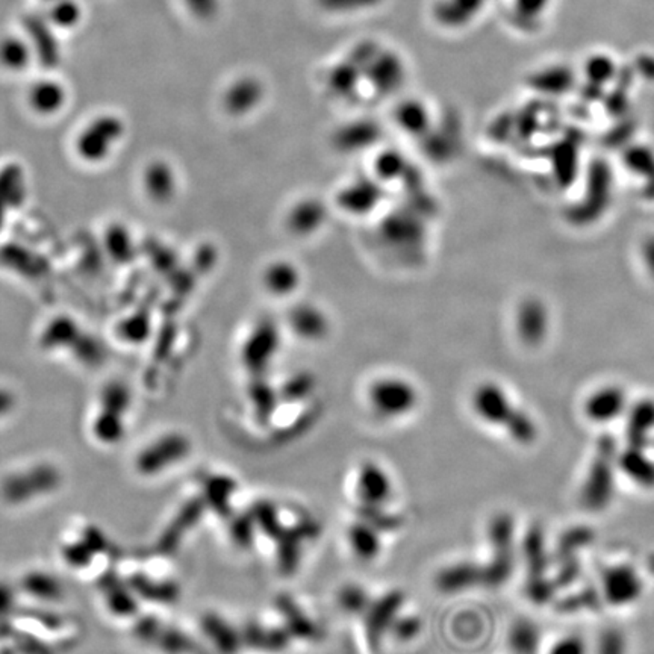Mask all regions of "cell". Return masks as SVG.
<instances>
[{
	"label": "cell",
	"instance_id": "cell-1",
	"mask_svg": "<svg viewBox=\"0 0 654 654\" xmlns=\"http://www.w3.org/2000/svg\"><path fill=\"white\" fill-rule=\"evenodd\" d=\"M123 123L114 115H102L93 120L77 138V152L88 161H99L111 152L122 136Z\"/></svg>",
	"mask_w": 654,
	"mask_h": 654
},
{
	"label": "cell",
	"instance_id": "cell-2",
	"mask_svg": "<svg viewBox=\"0 0 654 654\" xmlns=\"http://www.w3.org/2000/svg\"><path fill=\"white\" fill-rule=\"evenodd\" d=\"M404 595L400 590H391L377 600L376 603L370 604L365 618V631L367 639L372 649H379L382 636L392 626L397 618V613L403 606Z\"/></svg>",
	"mask_w": 654,
	"mask_h": 654
},
{
	"label": "cell",
	"instance_id": "cell-3",
	"mask_svg": "<svg viewBox=\"0 0 654 654\" xmlns=\"http://www.w3.org/2000/svg\"><path fill=\"white\" fill-rule=\"evenodd\" d=\"M604 597L613 606L635 603L642 594V580L638 572L627 565L609 568L603 576Z\"/></svg>",
	"mask_w": 654,
	"mask_h": 654
},
{
	"label": "cell",
	"instance_id": "cell-4",
	"mask_svg": "<svg viewBox=\"0 0 654 654\" xmlns=\"http://www.w3.org/2000/svg\"><path fill=\"white\" fill-rule=\"evenodd\" d=\"M320 533V526L315 521H303L291 529H283L277 538V565L282 574L290 576L299 565L302 542L315 538Z\"/></svg>",
	"mask_w": 654,
	"mask_h": 654
},
{
	"label": "cell",
	"instance_id": "cell-5",
	"mask_svg": "<svg viewBox=\"0 0 654 654\" xmlns=\"http://www.w3.org/2000/svg\"><path fill=\"white\" fill-rule=\"evenodd\" d=\"M370 399L377 412L386 417H394L412 408L415 404V392L403 382H381L372 386Z\"/></svg>",
	"mask_w": 654,
	"mask_h": 654
},
{
	"label": "cell",
	"instance_id": "cell-6",
	"mask_svg": "<svg viewBox=\"0 0 654 654\" xmlns=\"http://www.w3.org/2000/svg\"><path fill=\"white\" fill-rule=\"evenodd\" d=\"M613 474L609 459H597L592 463L590 476L586 479L583 490V503L590 510H600L608 506L612 499Z\"/></svg>",
	"mask_w": 654,
	"mask_h": 654
},
{
	"label": "cell",
	"instance_id": "cell-7",
	"mask_svg": "<svg viewBox=\"0 0 654 654\" xmlns=\"http://www.w3.org/2000/svg\"><path fill=\"white\" fill-rule=\"evenodd\" d=\"M190 450V444L185 438L179 435L167 436L159 441L147 453L143 454L141 467L147 472L158 471L170 463L176 462L183 458Z\"/></svg>",
	"mask_w": 654,
	"mask_h": 654
},
{
	"label": "cell",
	"instance_id": "cell-8",
	"mask_svg": "<svg viewBox=\"0 0 654 654\" xmlns=\"http://www.w3.org/2000/svg\"><path fill=\"white\" fill-rule=\"evenodd\" d=\"M474 408L483 420L492 424L506 426L513 415L512 408L508 403L503 392L495 386H483L477 391L474 397Z\"/></svg>",
	"mask_w": 654,
	"mask_h": 654
},
{
	"label": "cell",
	"instance_id": "cell-9",
	"mask_svg": "<svg viewBox=\"0 0 654 654\" xmlns=\"http://www.w3.org/2000/svg\"><path fill=\"white\" fill-rule=\"evenodd\" d=\"M26 27L31 35L29 45L34 50V54L38 56V61L45 67H54L59 61V49L49 25L41 18L31 17L27 18Z\"/></svg>",
	"mask_w": 654,
	"mask_h": 654
},
{
	"label": "cell",
	"instance_id": "cell-10",
	"mask_svg": "<svg viewBox=\"0 0 654 654\" xmlns=\"http://www.w3.org/2000/svg\"><path fill=\"white\" fill-rule=\"evenodd\" d=\"M359 494L365 504L381 506L391 494L390 479L376 463H363L359 472Z\"/></svg>",
	"mask_w": 654,
	"mask_h": 654
},
{
	"label": "cell",
	"instance_id": "cell-11",
	"mask_svg": "<svg viewBox=\"0 0 654 654\" xmlns=\"http://www.w3.org/2000/svg\"><path fill=\"white\" fill-rule=\"evenodd\" d=\"M67 94L59 82L52 79L38 81L29 90V104L35 113L43 115L58 113L65 104Z\"/></svg>",
	"mask_w": 654,
	"mask_h": 654
},
{
	"label": "cell",
	"instance_id": "cell-12",
	"mask_svg": "<svg viewBox=\"0 0 654 654\" xmlns=\"http://www.w3.org/2000/svg\"><path fill=\"white\" fill-rule=\"evenodd\" d=\"M276 604L279 612L285 618L286 630L290 635L302 639H317L320 629L306 617V613L294 603V600L288 595H281L277 597Z\"/></svg>",
	"mask_w": 654,
	"mask_h": 654
},
{
	"label": "cell",
	"instance_id": "cell-13",
	"mask_svg": "<svg viewBox=\"0 0 654 654\" xmlns=\"http://www.w3.org/2000/svg\"><path fill=\"white\" fill-rule=\"evenodd\" d=\"M477 583H481V568L468 562L444 568L436 576V586L442 592H458Z\"/></svg>",
	"mask_w": 654,
	"mask_h": 654
},
{
	"label": "cell",
	"instance_id": "cell-14",
	"mask_svg": "<svg viewBox=\"0 0 654 654\" xmlns=\"http://www.w3.org/2000/svg\"><path fill=\"white\" fill-rule=\"evenodd\" d=\"M203 630L222 654H236L243 644L240 633L217 615H206L202 621Z\"/></svg>",
	"mask_w": 654,
	"mask_h": 654
},
{
	"label": "cell",
	"instance_id": "cell-15",
	"mask_svg": "<svg viewBox=\"0 0 654 654\" xmlns=\"http://www.w3.org/2000/svg\"><path fill=\"white\" fill-rule=\"evenodd\" d=\"M290 633L282 629H265L259 624L250 622L241 633L243 644L252 649H267V651H281L290 642Z\"/></svg>",
	"mask_w": 654,
	"mask_h": 654
},
{
	"label": "cell",
	"instance_id": "cell-16",
	"mask_svg": "<svg viewBox=\"0 0 654 654\" xmlns=\"http://www.w3.org/2000/svg\"><path fill=\"white\" fill-rule=\"evenodd\" d=\"M235 490V481L231 477H209L208 481H204V503H208L218 515L229 517L232 494Z\"/></svg>",
	"mask_w": 654,
	"mask_h": 654
},
{
	"label": "cell",
	"instance_id": "cell-17",
	"mask_svg": "<svg viewBox=\"0 0 654 654\" xmlns=\"http://www.w3.org/2000/svg\"><path fill=\"white\" fill-rule=\"evenodd\" d=\"M622 406H624V399L619 391H600L597 394L592 395L586 404V415L592 421H610L621 413Z\"/></svg>",
	"mask_w": 654,
	"mask_h": 654
},
{
	"label": "cell",
	"instance_id": "cell-18",
	"mask_svg": "<svg viewBox=\"0 0 654 654\" xmlns=\"http://www.w3.org/2000/svg\"><path fill=\"white\" fill-rule=\"evenodd\" d=\"M32 54L34 50L25 38L6 36L0 41V65L6 70L20 72L26 68L31 63Z\"/></svg>",
	"mask_w": 654,
	"mask_h": 654
},
{
	"label": "cell",
	"instance_id": "cell-19",
	"mask_svg": "<svg viewBox=\"0 0 654 654\" xmlns=\"http://www.w3.org/2000/svg\"><path fill=\"white\" fill-rule=\"evenodd\" d=\"M349 540L354 554L362 560H372L381 551V540L377 530L367 522H356L349 529Z\"/></svg>",
	"mask_w": 654,
	"mask_h": 654
},
{
	"label": "cell",
	"instance_id": "cell-20",
	"mask_svg": "<svg viewBox=\"0 0 654 654\" xmlns=\"http://www.w3.org/2000/svg\"><path fill=\"white\" fill-rule=\"evenodd\" d=\"M622 471L640 486H654V462L647 458L639 449L627 450L619 459Z\"/></svg>",
	"mask_w": 654,
	"mask_h": 654
},
{
	"label": "cell",
	"instance_id": "cell-21",
	"mask_svg": "<svg viewBox=\"0 0 654 654\" xmlns=\"http://www.w3.org/2000/svg\"><path fill=\"white\" fill-rule=\"evenodd\" d=\"M204 500L195 499L190 503L186 504L185 508L182 509V512L177 515L176 520L173 522V526L168 529L167 535L164 538L163 549L165 551H172L179 542L182 533L190 529L191 526H194L195 521L199 520L200 515L203 512Z\"/></svg>",
	"mask_w": 654,
	"mask_h": 654
},
{
	"label": "cell",
	"instance_id": "cell-22",
	"mask_svg": "<svg viewBox=\"0 0 654 654\" xmlns=\"http://www.w3.org/2000/svg\"><path fill=\"white\" fill-rule=\"evenodd\" d=\"M509 645L515 654H536L540 649V631L530 621L520 619L510 629Z\"/></svg>",
	"mask_w": 654,
	"mask_h": 654
},
{
	"label": "cell",
	"instance_id": "cell-23",
	"mask_svg": "<svg viewBox=\"0 0 654 654\" xmlns=\"http://www.w3.org/2000/svg\"><path fill=\"white\" fill-rule=\"evenodd\" d=\"M250 515L253 518L256 527H259L263 531V535H267L272 540H277L283 531V527L279 522L276 508L268 501H258L253 504Z\"/></svg>",
	"mask_w": 654,
	"mask_h": 654
},
{
	"label": "cell",
	"instance_id": "cell-24",
	"mask_svg": "<svg viewBox=\"0 0 654 654\" xmlns=\"http://www.w3.org/2000/svg\"><path fill=\"white\" fill-rule=\"evenodd\" d=\"M338 603L342 610L349 613L367 612L372 604L367 592L358 585L344 586L338 594Z\"/></svg>",
	"mask_w": 654,
	"mask_h": 654
},
{
	"label": "cell",
	"instance_id": "cell-25",
	"mask_svg": "<svg viewBox=\"0 0 654 654\" xmlns=\"http://www.w3.org/2000/svg\"><path fill=\"white\" fill-rule=\"evenodd\" d=\"M358 515L363 522H367L368 526H372L377 531L394 530L400 526L399 518L382 512L379 506L374 504L363 503V506L358 509Z\"/></svg>",
	"mask_w": 654,
	"mask_h": 654
},
{
	"label": "cell",
	"instance_id": "cell-26",
	"mask_svg": "<svg viewBox=\"0 0 654 654\" xmlns=\"http://www.w3.org/2000/svg\"><path fill=\"white\" fill-rule=\"evenodd\" d=\"M254 527H256V524H254L253 518H252L250 513L232 518V540H233L240 549H250L252 544H253Z\"/></svg>",
	"mask_w": 654,
	"mask_h": 654
},
{
	"label": "cell",
	"instance_id": "cell-27",
	"mask_svg": "<svg viewBox=\"0 0 654 654\" xmlns=\"http://www.w3.org/2000/svg\"><path fill=\"white\" fill-rule=\"evenodd\" d=\"M506 429L513 440L520 444H530L536 440V433H538L535 422L531 421L530 418L524 413L513 412L512 417L506 424Z\"/></svg>",
	"mask_w": 654,
	"mask_h": 654
},
{
	"label": "cell",
	"instance_id": "cell-28",
	"mask_svg": "<svg viewBox=\"0 0 654 654\" xmlns=\"http://www.w3.org/2000/svg\"><path fill=\"white\" fill-rule=\"evenodd\" d=\"M513 535V522L506 515L492 520L490 524V536L492 544L497 550H508L510 547V540Z\"/></svg>",
	"mask_w": 654,
	"mask_h": 654
},
{
	"label": "cell",
	"instance_id": "cell-29",
	"mask_svg": "<svg viewBox=\"0 0 654 654\" xmlns=\"http://www.w3.org/2000/svg\"><path fill=\"white\" fill-rule=\"evenodd\" d=\"M81 18V9L74 2L59 0L58 5L52 11V20L59 27H72Z\"/></svg>",
	"mask_w": 654,
	"mask_h": 654
},
{
	"label": "cell",
	"instance_id": "cell-30",
	"mask_svg": "<svg viewBox=\"0 0 654 654\" xmlns=\"http://www.w3.org/2000/svg\"><path fill=\"white\" fill-rule=\"evenodd\" d=\"M549 654H588V647L580 636L567 635L550 647Z\"/></svg>",
	"mask_w": 654,
	"mask_h": 654
},
{
	"label": "cell",
	"instance_id": "cell-31",
	"mask_svg": "<svg viewBox=\"0 0 654 654\" xmlns=\"http://www.w3.org/2000/svg\"><path fill=\"white\" fill-rule=\"evenodd\" d=\"M391 629L397 639L411 640L421 631V621L417 617L395 618Z\"/></svg>",
	"mask_w": 654,
	"mask_h": 654
},
{
	"label": "cell",
	"instance_id": "cell-32",
	"mask_svg": "<svg viewBox=\"0 0 654 654\" xmlns=\"http://www.w3.org/2000/svg\"><path fill=\"white\" fill-rule=\"evenodd\" d=\"M599 654H624V640L617 631H606L600 639Z\"/></svg>",
	"mask_w": 654,
	"mask_h": 654
},
{
	"label": "cell",
	"instance_id": "cell-33",
	"mask_svg": "<svg viewBox=\"0 0 654 654\" xmlns=\"http://www.w3.org/2000/svg\"><path fill=\"white\" fill-rule=\"evenodd\" d=\"M642 412L644 413H640V411H636L635 421H633V429H635V431H638L639 435L640 433L644 435V431L654 424V409L642 408Z\"/></svg>",
	"mask_w": 654,
	"mask_h": 654
}]
</instances>
